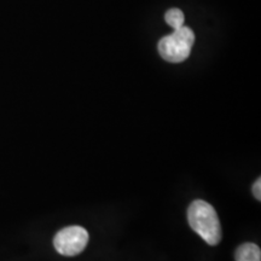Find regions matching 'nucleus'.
<instances>
[{"mask_svg": "<svg viewBox=\"0 0 261 261\" xmlns=\"http://www.w3.org/2000/svg\"><path fill=\"white\" fill-rule=\"evenodd\" d=\"M89 243V232L81 226H68L61 230L54 238L55 249L61 255L75 256L80 254Z\"/></svg>", "mask_w": 261, "mask_h": 261, "instance_id": "7ed1b4c3", "label": "nucleus"}, {"mask_svg": "<svg viewBox=\"0 0 261 261\" xmlns=\"http://www.w3.org/2000/svg\"><path fill=\"white\" fill-rule=\"evenodd\" d=\"M194 42L195 33L191 28L182 25L159 41V54L165 61L171 63H180L190 56Z\"/></svg>", "mask_w": 261, "mask_h": 261, "instance_id": "f03ea898", "label": "nucleus"}, {"mask_svg": "<svg viewBox=\"0 0 261 261\" xmlns=\"http://www.w3.org/2000/svg\"><path fill=\"white\" fill-rule=\"evenodd\" d=\"M188 220L192 230L210 246H217L221 240V226L214 207L208 202L196 200L188 210Z\"/></svg>", "mask_w": 261, "mask_h": 261, "instance_id": "f257e3e1", "label": "nucleus"}, {"mask_svg": "<svg viewBox=\"0 0 261 261\" xmlns=\"http://www.w3.org/2000/svg\"><path fill=\"white\" fill-rule=\"evenodd\" d=\"M165 19L168 25H171L173 29H178L184 25V14L179 9H171L166 12Z\"/></svg>", "mask_w": 261, "mask_h": 261, "instance_id": "39448f33", "label": "nucleus"}, {"mask_svg": "<svg viewBox=\"0 0 261 261\" xmlns=\"http://www.w3.org/2000/svg\"><path fill=\"white\" fill-rule=\"evenodd\" d=\"M253 194H254V197H255L257 201L261 200V179L260 178L254 182Z\"/></svg>", "mask_w": 261, "mask_h": 261, "instance_id": "423d86ee", "label": "nucleus"}, {"mask_svg": "<svg viewBox=\"0 0 261 261\" xmlns=\"http://www.w3.org/2000/svg\"><path fill=\"white\" fill-rule=\"evenodd\" d=\"M236 261H261L260 248L254 243H243L234 253Z\"/></svg>", "mask_w": 261, "mask_h": 261, "instance_id": "20e7f679", "label": "nucleus"}]
</instances>
